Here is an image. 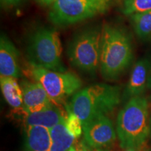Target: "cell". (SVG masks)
I'll use <instances>...</instances> for the list:
<instances>
[{
  "label": "cell",
  "instance_id": "cell-14",
  "mask_svg": "<svg viewBox=\"0 0 151 151\" xmlns=\"http://www.w3.org/2000/svg\"><path fill=\"white\" fill-rule=\"evenodd\" d=\"M0 86L3 97L10 106L15 109H22L23 94L17 78L0 77Z\"/></svg>",
  "mask_w": 151,
  "mask_h": 151
},
{
  "label": "cell",
  "instance_id": "cell-22",
  "mask_svg": "<svg viewBox=\"0 0 151 151\" xmlns=\"http://www.w3.org/2000/svg\"><path fill=\"white\" fill-rule=\"evenodd\" d=\"M50 151H67V150H66L64 148H62V146H59V145L52 143Z\"/></svg>",
  "mask_w": 151,
  "mask_h": 151
},
{
  "label": "cell",
  "instance_id": "cell-24",
  "mask_svg": "<svg viewBox=\"0 0 151 151\" xmlns=\"http://www.w3.org/2000/svg\"><path fill=\"white\" fill-rule=\"evenodd\" d=\"M76 151H87L86 148H79L78 149H76Z\"/></svg>",
  "mask_w": 151,
  "mask_h": 151
},
{
  "label": "cell",
  "instance_id": "cell-6",
  "mask_svg": "<svg viewBox=\"0 0 151 151\" xmlns=\"http://www.w3.org/2000/svg\"><path fill=\"white\" fill-rule=\"evenodd\" d=\"M110 6L111 0H58L48 18L58 27H67L105 14Z\"/></svg>",
  "mask_w": 151,
  "mask_h": 151
},
{
  "label": "cell",
  "instance_id": "cell-5",
  "mask_svg": "<svg viewBox=\"0 0 151 151\" xmlns=\"http://www.w3.org/2000/svg\"><path fill=\"white\" fill-rule=\"evenodd\" d=\"M102 28L93 26L82 29L69 43L67 55L73 67L93 74L100 65Z\"/></svg>",
  "mask_w": 151,
  "mask_h": 151
},
{
  "label": "cell",
  "instance_id": "cell-15",
  "mask_svg": "<svg viewBox=\"0 0 151 151\" xmlns=\"http://www.w3.org/2000/svg\"><path fill=\"white\" fill-rule=\"evenodd\" d=\"M130 20L137 37L143 40L151 38V10L132 15Z\"/></svg>",
  "mask_w": 151,
  "mask_h": 151
},
{
  "label": "cell",
  "instance_id": "cell-2",
  "mask_svg": "<svg viewBox=\"0 0 151 151\" xmlns=\"http://www.w3.org/2000/svg\"><path fill=\"white\" fill-rule=\"evenodd\" d=\"M121 88L106 83L86 87L73 94L68 110L75 113L83 124L98 116H106L120 101Z\"/></svg>",
  "mask_w": 151,
  "mask_h": 151
},
{
  "label": "cell",
  "instance_id": "cell-16",
  "mask_svg": "<svg viewBox=\"0 0 151 151\" xmlns=\"http://www.w3.org/2000/svg\"><path fill=\"white\" fill-rule=\"evenodd\" d=\"M66 118L50 129L52 143H56L69 151L73 146L76 139L69 133L66 127Z\"/></svg>",
  "mask_w": 151,
  "mask_h": 151
},
{
  "label": "cell",
  "instance_id": "cell-18",
  "mask_svg": "<svg viewBox=\"0 0 151 151\" xmlns=\"http://www.w3.org/2000/svg\"><path fill=\"white\" fill-rule=\"evenodd\" d=\"M66 127L69 133L77 139L83 133V124L80 118L75 113L67 109V116L66 117Z\"/></svg>",
  "mask_w": 151,
  "mask_h": 151
},
{
  "label": "cell",
  "instance_id": "cell-19",
  "mask_svg": "<svg viewBox=\"0 0 151 151\" xmlns=\"http://www.w3.org/2000/svg\"><path fill=\"white\" fill-rule=\"evenodd\" d=\"M25 0H0L1 5L4 9H12L21 5Z\"/></svg>",
  "mask_w": 151,
  "mask_h": 151
},
{
  "label": "cell",
  "instance_id": "cell-27",
  "mask_svg": "<svg viewBox=\"0 0 151 151\" xmlns=\"http://www.w3.org/2000/svg\"><path fill=\"white\" fill-rule=\"evenodd\" d=\"M146 151H151V149H150V150H146Z\"/></svg>",
  "mask_w": 151,
  "mask_h": 151
},
{
  "label": "cell",
  "instance_id": "cell-11",
  "mask_svg": "<svg viewBox=\"0 0 151 151\" xmlns=\"http://www.w3.org/2000/svg\"><path fill=\"white\" fill-rule=\"evenodd\" d=\"M151 64L146 58L137 62L132 69L127 86L123 93L124 99L141 96L146 88L150 74Z\"/></svg>",
  "mask_w": 151,
  "mask_h": 151
},
{
  "label": "cell",
  "instance_id": "cell-7",
  "mask_svg": "<svg viewBox=\"0 0 151 151\" xmlns=\"http://www.w3.org/2000/svg\"><path fill=\"white\" fill-rule=\"evenodd\" d=\"M29 73L34 81L43 86L52 102L58 106L63 104L82 86L78 76L69 71L60 72L30 66Z\"/></svg>",
  "mask_w": 151,
  "mask_h": 151
},
{
  "label": "cell",
  "instance_id": "cell-20",
  "mask_svg": "<svg viewBox=\"0 0 151 151\" xmlns=\"http://www.w3.org/2000/svg\"><path fill=\"white\" fill-rule=\"evenodd\" d=\"M38 4L43 7L51 6L58 0H35Z\"/></svg>",
  "mask_w": 151,
  "mask_h": 151
},
{
  "label": "cell",
  "instance_id": "cell-21",
  "mask_svg": "<svg viewBox=\"0 0 151 151\" xmlns=\"http://www.w3.org/2000/svg\"><path fill=\"white\" fill-rule=\"evenodd\" d=\"M143 146H131L129 147H127L124 148V151H143L142 148Z\"/></svg>",
  "mask_w": 151,
  "mask_h": 151
},
{
  "label": "cell",
  "instance_id": "cell-8",
  "mask_svg": "<svg viewBox=\"0 0 151 151\" xmlns=\"http://www.w3.org/2000/svg\"><path fill=\"white\" fill-rule=\"evenodd\" d=\"M83 133L86 143L94 148L110 146L117 134L112 121L106 116H98L83 124Z\"/></svg>",
  "mask_w": 151,
  "mask_h": 151
},
{
  "label": "cell",
  "instance_id": "cell-9",
  "mask_svg": "<svg viewBox=\"0 0 151 151\" xmlns=\"http://www.w3.org/2000/svg\"><path fill=\"white\" fill-rule=\"evenodd\" d=\"M21 88L23 94L22 111L24 113L38 112L54 104L43 86L36 81H22Z\"/></svg>",
  "mask_w": 151,
  "mask_h": 151
},
{
  "label": "cell",
  "instance_id": "cell-26",
  "mask_svg": "<svg viewBox=\"0 0 151 151\" xmlns=\"http://www.w3.org/2000/svg\"><path fill=\"white\" fill-rule=\"evenodd\" d=\"M150 129H151V112H150Z\"/></svg>",
  "mask_w": 151,
  "mask_h": 151
},
{
  "label": "cell",
  "instance_id": "cell-13",
  "mask_svg": "<svg viewBox=\"0 0 151 151\" xmlns=\"http://www.w3.org/2000/svg\"><path fill=\"white\" fill-rule=\"evenodd\" d=\"M26 148L27 151H50L52 139L50 129L43 126H27Z\"/></svg>",
  "mask_w": 151,
  "mask_h": 151
},
{
  "label": "cell",
  "instance_id": "cell-10",
  "mask_svg": "<svg viewBox=\"0 0 151 151\" xmlns=\"http://www.w3.org/2000/svg\"><path fill=\"white\" fill-rule=\"evenodd\" d=\"M19 53L14 43L5 34L0 37V77H12L18 78L20 76L19 65Z\"/></svg>",
  "mask_w": 151,
  "mask_h": 151
},
{
  "label": "cell",
  "instance_id": "cell-12",
  "mask_svg": "<svg viewBox=\"0 0 151 151\" xmlns=\"http://www.w3.org/2000/svg\"><path fill=\"white\" fill-rule=\"evenodd\" d=\"M66 117L60 106L52 104L38 112L24 113V124L26 127L39 125L50 129Z\"/></svg>",
  "mask_w": 151,
  "mask_h": 151
},
{
  "label": "cell",
  "instance_id": "cell-3",
  "mask_svg": "<svg viewBox=\"0 0 151 151\" xmlns=\"http://www.w3.org/2000/svg\"><path fill=\"white\" fill-rule=\"evenodd\" d=\"M148 101L141 96L132 97L118 113L116 133L121 148L143 146L150 134Z\"/></svg>",
  "mask_w": 151,
  "mask_h": 151
},
{
  "label": "cell",
  "instance_id": "cell-17",
  "mask_svg": "<svg viewBox=\"0 0 151 151\" xmlns=\"http://www.w3.org/2000/svg\"><path fill=\"white\" fill-rule=\"evenodd\" d=\"M151 10V0H124L122 12L127 16Z\"/></svg>",
  "mask_w": 151,
  "mask_h": 151
},
{
  "label": "cell",
  "instance_id": "cell-25",
  "mask_svg": "<svg viewBox=\"0 0 151 151\" xmlns=\"http://www.w3.org/2000/svg\"><path fill=\"white\" fill-rule=\"evenodd\" d=\"M69 151H76V149L74 146H73V147H71L70 149H69Z\"/></svg>",
  "mask_w": 151,
  "mask_h": 151
},
{
  "label": "cell",
  "instance_id": "cell-23",
  "mask_svg": "<svg viewBox=\"0 0 151 151\" xmlns=\"http://www.w3.org/2000/svg\"><path fill=\"white\" fill-rule=\"evenodd\" d=\"M148 88H151V66H150V74H149V78H148Z\"/></svg>",
  "mask_w": 151,
  "mask_h": 151
},
{
  "label": "cell",
  "instance_id": "cell-1",
  "mask_svg": "<svg viewBox=\"0 0 151 151\" xmlns=\"http://www.w3.org/2000/svg\"><path fill=\"white\" fill-rule=\"evenodd\" d=\"M133 50L131 39L123 28L111 24L102 27L100 72L106 81H115L131 63Z\"/></svg>",
  "mask_w": 151,
  "mask_h": 151
},
{
  "label": "cell",
  "instance_id": "cell-4",
  "mask_svg": "<svg viewBox=\"0 0 151 151\" xmlns=\"http://www.w3.org/2000/svg\"><path fill=\"white\" fill-rule=\"evenodd\" d=\"M62 43L55 28L39 26L32 31L26 43V56L30 66L65 72Z\"/></svg>",
  "mask_w": 151,
  "mask_h": 151
}]
</instances>
